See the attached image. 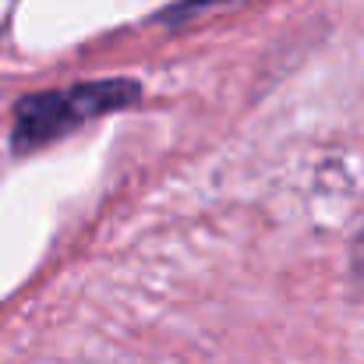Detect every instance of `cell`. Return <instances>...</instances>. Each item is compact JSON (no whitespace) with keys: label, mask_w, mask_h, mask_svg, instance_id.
I'll use <instances>...</instances> for the list:
<instances>
[{"label":"cell","mask_w":364,"mask_h":364,"mask_svg":"<svg viewBox=\"0 0 364 364\" xmlns=\"http://www.w3.org/2000/svg\"><path fill=\"white\" fill-rule=\"evenodd\" d=\"M138 100L134 82H92L64 92H39L25 96L14 107V149L28 152L43 141H53L68 134L71 127L92 121L100 114H110L117 107H127Z\"/></svg>","instance_id":"1"},{"label":"cell","mask_w":364,"mask_h":364,"mask_svg":"<svg viewBox=\"0 0 364 364\" xmlns=\"http://www.w3.org/2000/svg\"><path fill=\"white\" fill-rule=\"evenodd\" d=\"M354 269H361L364 272V234L358 237V244H354Z\"/></svg>","instance_id":"2"}]
</instances>
